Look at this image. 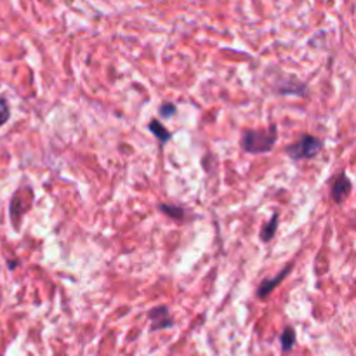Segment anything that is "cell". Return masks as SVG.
Masks as SVG:
<instances>
[{
	"label": "cell",
	"mask_w": 356,
	"mask_h": 356,
	"mask_svg": "<svg viewBox=\"0 0 356 356\" xmlns=\"http://www.w3.org/2000/svg\"><path fill=\"white\" fill-rule=\"evenodd\" d=\"M277 125H271L266 131H243L240 146L247 153H268L277 143Z\"/></svg>",
	"instance_id": "obj_1"
},
{
	"label": "cell",
	"mask_w": 356,
	"mask_h": 356,
	"mask_svg": "<svg viewBox=\"0 0 356 356\" xmlns=\"http://www.w3.org/2000/svg\"><path fill=\"white\" fill-rule=\"evenodd\" d=\"M323 141L318 139L316 136L305 134L301 139H298L296 143H292L291 146H287V155L291 156L296 162H301V160H312L322 152Z\"/></svg>",
	"instance_id": "obj_2"
},
{
	"label": "cell",
	"mask_w": 356,
	"mask_h": 356,
	"mask_svg": "<svg viewBox=\"0 0 356 356\" xmlns=\"http://www.w3.org/2000/svg\"><path fill=\"white\" fill-rule=\"evenodd\" d=\"M148 318L149 322H152V325H149V330H152V332L172 329V327L176 325V322H174V318L170 316V312L167 306H156V308L149 309Z\"/></svg>",
	"instance_id": "obj_3"
},
{
	"label": "cell",
	"mask_w": 356,
	"mask_h": 356,
	"mask_svg": "<svg viewBox=\"0 0 356 356\" xmlns=\"http://www.w3.org/2000/svg\"><path fill=\"white\" fill-rule=\"evenodd\" d=\"M351 193V181L346 174H339L332 184V198L336 204H343Z\"/></svg>",
	"instance_id": "obj_4"
},
{
	"label": "cell",
	"mask_w": 356,
	"mask_h": 356,
	"mask_svg": "<svg viewBox=\"0 0 356 356\" xmlns=\"http://www.w3.org/2000/svg\"><path fill=\"white\" fill-rule=\"evenodd\" d=\"M292 268H294V264H289V266L284 268V270H282L280 273H278L275 278H270V280H264L263 284H261L259 287H257V298L266 299L268 296H270L271 292H273V289L278 287V285H280L282 282L285 280V277H287V275L291 273Z\"/></svg>",
	"instance_id": "obj_5"
},
{
	"label": "cell",
	"mask_w": 356,
	"mask_h": 356,
	"mask_svg": "<svg viewBox=\"0 0 356 356\" xmlns=\"http://www.w3.org/2000/svg\"><path fill=\"white\" fill-rule=\"evenodd\" d=\"M280 344H282V351L284 353H291L296 346V330L292 327H285L284 332L280 336Z\"/></svg>",
	"instance_id": "obj_6"
},
{
	"label": "cell",
	"mask_w": 356,
	"mask_h": 356,
	"mask_svg": "<svg viewBox=\"0 0 356 356\" xmlns=\"http://www.w3.org/2000/svg\"><path fill=\"white\" fill-rule=\"evenodd\" d=\"M149 131H152V134L155 136L160 143H167L170 139V132L163 127L162 122H159V120L149 122Z\"/></svg>",
	"instance_id": "obj_7"
},
{
	"label": "cell",
	"mask_w": 356,
	"mask_h": 356,
	"mask_svg": "<svg viewBox=\"0 0 356 356\" xmlns=\"http://www.w3.org/2000/svg\"><path fill=\"white\" fill-rule=\"evenodd\" d=\"M277 229H278V214H273V218L268 221V225L264 226L263 232H261V240H263V242H270V240L275 236V233H277Z\"/></svg>",
	"instance_id": "obj_8"
},
{
	"label": "cell",
	"mask_w": 356,
	"mask_h": 356,
	"mask_svg": "<svg viewBox=\"0 0 356 356\" xmlns=\"http://www.w3.org/2000/svg\"><path fill=\"white\" fill-rule=\"evenodd\" d=\"M160 211L163 212V214H167L169 218L172 219H184V216H186V211H184L183 207H179V205H169V204H160L159 205Z\"/></svg>",
	"instance_id": "obj_9"
},
{
	"label": "cell",
	"mask_w": 356,
	"mask_h": 356,
	"mask_svg": "<svg viewBox=\"0 0 356 356\" xmlns=\"http://www.w3.org/2000/svg\"><path fill=\"white\" fill-rule=\"evenodd\" d=\"M9 117H10L9 104H7V101L3 99V97H0V127L9 120Z\"/></svg>",
	"instance_id": "obj_10"
},
{
	"label": "cell",
	"mask_w": 356,
	"mask_h": 356,
	"mask_svg": "<svg viewBox=\"0 0 356 356\" xmlns=\"http://www.w3.org/2000/svg\"><path fill=\"white\" fill-rule=\"evenodd\" d=\"M160 115H162V118H170V117H174V115H176V111H177V108L174 106L172 103H163L162 106H160Z\"/></svg>",
	"instance_id": "obj_11"
}]
</instances>
